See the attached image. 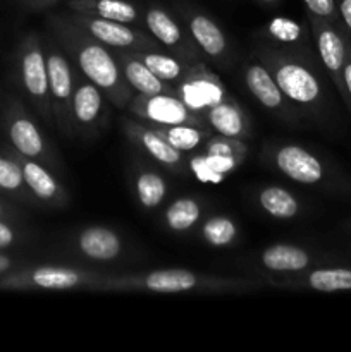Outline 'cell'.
<instances>
[{"instance_id": "6da1fadb", "label": "cell", "mask_w": 351, "mask_h": 352, "mask_svg": "<svg viewBox=\"0 0 351 352\" xmlns=\"http://www.w3.org/2000/svg\"><path fill=\"white\" fill-rule=\"evenodd\" d=\"M55 41L61 45L71 62L92 81L107 100L117 109H127L134 91L124 79L116 55L103 43L72 23L69 16H57L52 21Z\"/></svg>"}, {"instance_id": "7a4b0ae2", "label": "cell", "mask_w": 351, "mask_h": 352, "mask_svg": "<svg viewBox=\"0 0 351 352\" xmlns=\"http://www.w3.org/2000/svg\"><path fill=\"white\" fill-rule=\"evenodd\" d=\"M257 282L215 277L184 268H167L148 274L105 275L98 292H153V294H241L253 291Z\"/></svg>"}, {"instance_id": "3957f363", "label": "cell", "mask_w": 351, "mask_h": 352, "mask_svg": "<svg viewBox=\"0 0 351 352\" xmlns=\"http://www.w3.org/2000/svg\"><path fill=\"white\" fill-rule=\"evenodd\" d=\"M258 57L270 71L272 78L289 102L301 105L313 116H322L326 112V89L320 76L313 72L310 65L270 48L258 50Z\"/></svg>"}, {"instance_id": "277c9868", "label": "cell", "mask_w": 351, "mask_h": 352, "mask_svg": "<svg viewBox=\"0 0 351 352\" xmlns=\"http://www.w3.org/2000/svg\"><path fill=\"white\" fill-rule=\"evenodd\" d=\"M45 60L48 72V95H50L52 116L62 134L74 136L72 124V95H74V72L71 58L58 43H48L45 48Z\"/></svg>"}, {"instance_id": "5b68a950", "label": "cell", "mask_w": 351, "mask_h": 352, "mask_svg": "<svg viewBox=\"0 0 351 352\" xmlns=\"http://www.w3.org/2000/svg\"><path fill=\"white\" fill-rule=\"evenodd\" d=\"M308 28L315 36L317 52L322 60L323 69L329 74L330 81L336 86L337 93L344 102V82L343 71L346 58L350 55V45H348V30L344 24H334L332 21L323 17L313 16L308 12Z\"/></svg>"}, {"instance_id": "8992f818", "label": "cell", "mask_w": 351, "mask_h": 352, "mask_svg": "<svg viewBox=\"0 0 351 352\" xmlns=\"http://www.w3.org/2000/svg\"><path fill=\"white\" fill-rule=\"evenodd\" d=\"M69 19L79 28L92 34L95 40L116 50H162V45L153 36L138 28L117 21L102 19V17L86 16V14L71 12Z\"/></svg>"}, {"instance_id": "52a82bcc", "label": "cell", "mask_w": 351, "mask_h": 352, "mask_svg": "<svg viewBox=\"0 0 351 352\" xmlns=\"http://www.w3.org/2000/svg\"><path fill=\"white\" fill-rule=\"evenodd\" d=\"M127 110L136 119L160 126H176V124H189V126H206L202 116L189 109L178 95H134L127 105Z\"/></svg>"}, {"instance_id": "ba28073f", "label": "cell", "mask_w": 351, "mask_h": 352, "mask_svg": "<svg viewBox=\"0 0 351 352\" xmlns=\"http://www.w3.org/2000/svg\"><path fill=\"white\" fill-rule=\"evenodd\" d=\"M105 275L74 267H38L14 280V285L38 291H100Z\"/></svg>"}, {"instance_id": "9c48e42d", "label": "cell", "mask_w": 351, "mask_h": 352, "mask_svg": "<svg viewBox=\"0 0 351 352\" xmlns=\"http://www.w3.org/2000/svg\"><path fill=\"white\" fill-rule=\"evenodd\" d=\"M174 86L178 89L179 98L202 117L205 116L210 107H213L229 95L219 76L213 74L202 62H195V64L189 65L184 78Z\"/></svg>"}, {"instance_id": "30bf717a", "label": "cell", "mask_w": 351, "mask_h": 352, "mask_svg": "<svg viewBox=\"0 0 351 352\" xmlns=\"http://www.w3.org/2000/svg\"><path fill=\"white\" fill-rule=\"evenodd\" d=\"M145 24H147L151 36L162 47L167 48L169 54L176 55L188 64L200 62V57L203 55L202 50L196 47L191 36H184L179 23H176V19L167 10L158 6L148 7L147 12H145Z\"/></svg>"}, {"instance_id": "8fae6325", "label": "cell", "mask_w": 351, "mask_h": 352, "mask_svg": "<svg viewBox=\"0 0 351 352\" xmlns=\"http://www.w3.org/2000/svg\"><path fill=\"white\" fill-rule=\"evenodd\" d=\"M124 133H126L127 140L134 144V146L140 148L143 153H147L148 157L153 158L157 164H160L162 167H165L167 170L174 172V174L182 175L188 168V162L182 151L176 150L174 146L167 143L164 138L158 133H155L147 122L140 119H131L126 117L123 122Z\"/></svg>"}, {"instance_id": "7c38bea8", "label": "cell", "mask_w": 351, "mask_h": 352, "mask_svg": "<svg viewBox=\"0 0 351 352\" xmlns=\"http://www.w3.org/2000/svg\"><path fill=\"white\" fill-rule=\"evenodd\" d=\"M272 162L277 170L298 184L319 186L330 179L322 160L299 144H281L272 153Z\"/></svg>"}, {"instance_id": "4fadbf2b", "label": "cell", "mask_w": 351, "mask_h": 352, "mask_svg": "<svg viewBox=\"0 0 351 352\" xmlns=\"http://www.w3.org/2000/svg\"><path fill=\"white\" fill-rule=\"evenodd\" d=\"M246 157V144L243 140H234V138L226 136H210L203 146V157L196 158L189 165L191 170L205 167V172L198 175L200 179H212L215 181L217 174H224L227 170H233L236 165Z\"/></svg>"}, {"instance_id": "5bb4252c", "label": "cell", "mask_w": 351, "mask_h": 352, "mask_svg": "<svg viewBox=\"0 0 351 352\" xmlns=\"http://www.w3.org/2000/svg\"><path fill=\"white\" fill-rule=\"evenodd\" d=\"M21 76H23V82L28 95L34 100L38 110L43 113L45 119L50 120L54 116H52L50 95H48L47 60H45V50L41 48L40 41H30L26 50L23 52Z\"/></svg>"}, {"instance_id": "9a60e30c", "label": "cell", "mask_w": 351, "mask_h": 352, "mask_svg": "<svg viewBox=\"0 0 351 352\" xmlns=\"http://www.w3.org/2000/svg\"><path fill=\"white\" fill-rule=\"evenodd\" d=\"M105 113V96L86 78L74 82L72 95V124L74 133L93 134L103 120Z\"/></svg>"}, {"instance_id": "2e32d148", "label": "cell", "mask_w": 351, "mask_h": 352, "mask_svg": "<svg viewBox=\"0 0 351 352\" xmlns=\"http://www.w3.org/2000/svg\"><path fill=\"white\" fill-rule=\"evenodd\" d=\"M181 16L186 21L189 34L202 54H205L212 60H222L227 55V40L219 24L210 19L206 14L189 9V7L181 10Z\"/></svg>"}, {"instance_id": "e0dca14e", "label": "cell", "mask_w": 351, "mask_h": 352, "mask_svg": "<svg viewBox=\"0 0 351 352\" xmlns=\"http://www.w3.org/2000/svg\"><path fill=\"white\" fill-rule=\"evenodd\" d=\"M116 58L134 95H178L174 85L157 78L131 50H116Z\"/></svg>"}, {"instance_id": "ac0fdd59", "label": "cell", "mask_w": 351, "mask_h": 352, "mask_svg": "<svg viewBox=\"0 0 351 352\" xmlns=\"http://www.w3.org/2000/svg\"><path fill=\"white\" fill-rule=\"evenodd\" d=\"M270 284H281L282 287L292 289H310L317 292H351V267H323L308 272L299 277V274H292V277H286L282 280H272Z\"/></svg>"}, {"instance_id": "d6986e66", "label": "cell", "mask_w": 351, "mask_h": 352, "mask_svg": "<svg viewBox=\"0 0 351 352\" xmlns=\"http://www.w3.org/2000/svg\"><path fill=\"white\" fill-rule=\"evenodd\" d=\"M203 119H205L210 131L219 134V136L234 138V140H244V138L251 136L250 120H248L246 113L241 109L240 103L231 95L210 107Z\"/></svg>"}, {"instance_id": "ffe728a7", "label": "cell", "mask_w": 351, "mask_h": 352, "mask_svg": "<svg viewBox=\"0 0 351 352\" xmlns=\"http://www.w3.org/2000/svg\"><path fill=\"white\" fill-rule=\"evenodd\" d=\"M244 82H246L248 89L255 96V100L260 102L265 109L279 112L286 117L291 113L288 98L281 91L275 79L272 78L270 71L262 62H253V64L248 65L246 72H244Z\"/></svg>"}, {"instance_id": "44dd1931", "label": "cell", "mask_w": 351, "mask_h": 352, "mask_svg": "<svg viewBox=\"0 0 351 352\" xmlns=\"http://www.w3.org/2000/svg\"><path fill=\"white\" fill-rule=\"evenodd\" d=\"M19 164L23 167L24 182L38 199L48 203V205H67V192L58 184V181L50 170H47L43 165L28 157H24Z\"/></svg>"}, {"instance_id": "7402d4cb", "label": "cell", "mask_w": 351, "mask_h": 352, "mask_svg": "<svg viewBox=\"0 0 351 352\" xmlns=\"http://www.w3.org/2000/svg\"><path fill=\"white\" fill-rule=\"evenodd\" d=\"M78 250L93 261H112L123 253V241L107 227H86L78 236Z\"/></svg>"}, {"instance_id": "603a6c76", "label": "cell", "mask_w": 351, "mask_h": 352, "mask_svg": "<svg viewBox=\"0 0 351 352\" xmlns=\"http://www.w3.org/2000/svg\"><path fill=\"white\" fill-rule=\"evenodd\" d=\"M71 12L102 17L124 24L140 23V9L127 0H69Z\"/></svg>"}, {"instance_id": "cb8c5ba5", "label": "cell", "mask_w": 351, "mask_h": 352, "mask_svg": "<svg viewBox=\"0 0 351 352\" xmlns=\"http://www.w3.org/2000/svg\"><path fill=\"white\" fill-rule=\"evenodd\" d=\"M262 265L274 274H303L312 265L313 258L308 251L289 244H274L260 256Z\"/></svg>"}, {"instance_id": "d4e9b609", "label": "cell", "mask_w": 351, "mask_h": 352, "mask_svg": "<svg viewBox=\"0 0 351 352\" xmlns=\"http://www.w3.org/2000/svg\"><path fill=\"white\" fill-rule=\"evenodd\" d=\"M155 133L160 134L171 146L182 153H191L205 146L206 140L212 136L210 127L189 126V124H176V126H160V124L147 122Z\"/></svg>"}, {"instance_id": "484cf974", "label": "cell", "mask_w": 351, "mask_h": 352, "mask_svg": "<svg viewBox=\"0 0 351 352\" xmlns=\"http://www.w3.org/2000/svg\"><path fill=\"white\" fill-rule=\"evenodd\" d=\"M157 78L162 81L171 82V85H178L182 78H184L186 71L191 64L181 60L172 54H164L162 50H136L133 52Z\"/></svg>"}, {"instance_id": "4316f807", "label": "cell", "mask_w": 351, "mask_h": 352, "mask_svg": "<svg viewBox=\"0 0 351 352\" xmlns=\"http://www.w3.org/2000/svg\"><path fill=\"white\" fill-rule=\"evenodd\" d=\"M9 136L23 157L41 158L45 155V141L40 129L28 117L21 116L10 122Z\"/></svg>"}, {"instance_id": "83f0119b", "label": "cell", "mask_w": 351, "mask_h": 352, "mask_svg": "<svg viewBox=\"0 0 351 352\" xmlns=\"http://www.w3.org/2000/svg\"><path fill=\"white\" fill-rule=\"evenodd\" d=\"M258 203L272 219L289 220L299 213L298 199L281 186H267L262 189L258 192Z\"/></svg>"}, {"instance_id": "f1b7e54d", "label": "cell", "mask_w": 351, "mask_h": 352, "mask_svg": "<svg viewBox=\"0 0 351 352\" xmlns=\"http://www.w3.org/2000/svg\"><path fill=\"white\" fill-rule=\"evenodd\" d=\"M134 191H136V198L143 208H157L167 195V182L158 172L145 168V170L138 172L136 179H134Z\"/></svg>"}, {"instance_id": "f546056e", "label": "cell", "mask_w": 351, "mask_h": 352, "mask_svg": "<svg viewBox=\"0 0 351 352\" xmlns=\"http://www.w3.org/2000/svg\"><path fill=\"white\" fill-rule=\"evenodd\" d=\"M202 219V205L195 198H179L165 210L164 223L172 232H188Z\"/></svg>"}, {"instance_id": "4dcf8cb0", "label": "cell", "mask_w": 351, "mask_h": 352, "mask_svg": "<svg viewBox=\"0 0 351 352\" xmlns=\"http://www.w3.org/2000/svg\"><path fill=\"white\" fill-rule=\"evenodd\" d=\"M200 237L205 241L209 246L213 248H226L236 241L237 227L233 219L224 215L210 217L200 227Z\"/></svg>"}, {"instance_id": "1f68e13d", "label": "cell", "mask_w": 351, "mask_h": 352, "mask_svg": "<svg viewBox=\"0 0 351 352\" xmlns=\"http://www.w3.org/2000/svg\"><path fill=\"white\" fill-rule=\"evenodd\" d=\"M265 36L272 41H277L281 45H298L306 43V28L299 24L298 21L289 19V17H272L264 28Z\"/></svg>"}, {"instance_id": "d6a6232c", "label": "cell", "mask_w": 351, "mask_h": 352, "mask_svg": "<svg viewBox=\"0 0 351 352\" xmlns=\"http://www.w3.org/2000/svg\"><path fill=\"white\" fill-rule=\"evenodd\" d=\"M24 175L23 167L19 162L9 160V158H0V188L6 191H17L23 188Z\"/></svg>"}, {"instance_id": "836d02e7", "label": "cell", "mask_w": 351, "mask_h": 352, "mask_svg": "<svg viewBox=\"0 0 351 352\" xmlns=\"http://www.w3.org/2000/svg\"><path fill=\"white\" fill-rule=\"evenodd\" d=\"M306 6V10L313 16L323 17V19L332 21L334 24H343L339 12H337L336 0H303Z\"/></svg>"}, {"instance_id": "e575fe53", "label": "cell", "mask_w": 351, "mask_h": 352, "mask_svg": "<svg viewBox=\"0 0 351 352\" xmlns=\"http://www.w3.org/2000/svg\"><path fill=\"white\" fill-rule=\"evenodd\" d=\"M343 82H344V103L351 110V55H348L346 64L343 71Z\"/></svg>"}, {"instance_id": "d590c367", "label": "cell", "mask_w": 351, "mask_h": 352, "mask_svg": "<svg viewBox=\"0 0 351 352\" xmlns=\"http://www.w3.org/2000/svg\"><path fill=\"white\" fill-rule=\"evenodd\" d=\"M336 7L344 28L351 34V0H336Z\"/></svg>"}, {"instance_id": "8d00e7d4", "label": "cell", "mask_w": 351, "mask_h": 352, "mask_svg": "<svg viewBox=\"0 0 351 352\" xmlns=\"http://www.w3.org/2000/svg\"><path fill=\"white\" fill-rule=\"evenodd\" d=\"M14 239H16V236H14L12 229L9 226H6V223L0 222V248L10 246L14 243Z\"/></svg>"}, {"instance_id": "74e56055", "label": "cell", "mask_w": 351, "mask_h": 352, "mask_svg": "<svg viewBox=\"0 0 351 352\" xmlns=\"http://www.w3.org/2000/svg\"><path fill=\"white\" fill-rule=\"evenodd\" d=\"M10 267H12V261H10L7 256H3V254H0V274L9 270Z\"/></svg>"}, {"instance_id": "f35d334b", "label": "cell", "mask_w": 351, "mask_h": 352, "mask_svg": "<svg viewBox=\"0 0 351 352\" xmlns=\"http://www.w3.org/2000/svg\"><path fill=\"white\" fill-rule=\"evenodd\" d=\"M34 2H38V3H55L57 0H34Z\"/></svg>"}, {"instance_id": "ab89813d", "label": "cell", "mask_w": 351, "mask_h": 352, "mask_svg": "<svg viewBox=\"0 0 351 352\" xmlns=\"http://www.w3.org/2000/svg\"><path fill=\"white\" fill-rule=\"evenodd\" d=\"M260 2H264V3H275V2H279V0H260Z\"/></svg>"}, {"instance_id": "60d3db41", "label": "cell", "mask_w": 351, "mask_h": 352, "mask_svg": "<svg viewBox=\"0 0 351 352\" xmlns=\"http://www.w3.org/2000/svg\"><path fill=\"white\" fill-rule=\"evenodd\" d=\"M348 45H350V55H351V34L348 33Z\"/></svg>"}, {"instance_id": "b9f144b4", "label": "cell", "mask_w": 351, "mask_h": 352, "mask_svg": "<svg viewBox=\"0 0 351 352\" xmlns=\"http://www.w3.org/2000/svg\"><path fill=\"white\" fill-rule=\"evenodd\" d=\"M0 215H2V206H0Z\"/></svg>"}]
</instances>
